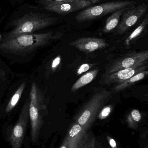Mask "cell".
<instances>
[{"instance_id": "6da1fadb", "label": "cell", "mask_w": 148, "mask_h": 148, "mask_svg": "<svg viewBox=\"0 0 148 148\" xmlns=\"http://www.w3.org/2000/svg\"><path fill=\"white\" fill-rule=\"evenodd\" d=\"M63 34L51 31L43 33L22 34L9 40L3 41L0 50L4 52L23 54L35 51L62 38Z\"/></svg>"}, {"instance_id": "7a4b0ae2", "label": "cell", "mask_w": 148, "mask_h": 148, "mask_svg": "<svg viewBox=\"0 0 148 148\" xmlns=\"http://www.w3.org/2000/svg\"><path fill=\"white\" fill-rule=\"evenodd\" d=\"M58 18L39 13L30 12L13 22V29L5 36L3 41L9 40L22 34L34 32L51 26L58 21Z\"/></svg>"}, {"instance_id": "3957f363", "label": "cell", "mask_w": 148, "mask_h": 148, "mask_svg": "<svg viewBox=\"0 0 148 148\" xmlns=\"http://www.w3.org/2000/svg\"><path fill=\"white\" fill-rule=\"evenodd\" d=\"M47 111V106L45 95L40 87L34 81L30 91L29 119L31 124V138L34 143L38 139Z\"/></svg>"}, {"instance_id": "277c9868", "label": "cell", "mask_w": 148, "mask_h": 148, "mask_svg": "<svg viewBox=\"0 0 148 148\" xmlns=\"http://www.w3.org/2000/svg\"><path fill=\"white\" fill-rule=\"evenodd\" d=\"M134 1H119L106 2L92 7H88L77 14L75 19L79 23L91 21L99 18L119 9L135 6Z\"/></svg>"}, {"instance_id": "5b68a950", "label": "cell", "mask_w": 148, "mask_h": 148, "mask_svg": "<svg viewBox=\"0 0 148 148\" xmlns=\"http://www.w3.org/2000/svg\"><path fill=\"white\" fill-rule=\"evenodd\" d=\"M30 97L24 103L17 123L8 131V142L13 148H21L25 136L27 127L29 119Z\"/></svg>"}, {"instance_id": "8992f818", "label": "cell", "mask_w": 148, "mask_h": 148, "mask_svg": "<svg viewBox=\"0 0 148 148\" xmlns=\"http://www.w3.org/2000/svg\"><path fill=\"white\" fill-rule=\"evenodd\" d=\"M148 5L145 3L133 6L125 11L122 14V19L118 25L117 34L122 35L131 28L147 12Z\"/></svg>"}, {"instance_id": "52a82bcc", "label": "cell", "mask_w": 148, "mask_h": 148, "mask_svg": "<svg viewBox=\"0 0 148 148\" xmlns=\"http://www.w3.org/2000/svg\"><path fill=\"white\" fill-rule=\"evenodd\" d=\"M148 51L131 52L115 61L106 72V74L112 73L125 68L132 67L136 65L147 63Z\"/></svg>"}, {"instance_id": "ba28073f", "label": "cell", "mask_w": 148, "mask_h": 148, "mask_svg": "<svg viewBox=\"0 0 148 148\" xmlns=\"http://www.w3.org/2000/svg\"><path fill=\"white\" fill-rule=\"evenodd\" d=\"M97 2L91 0H77L71 2L55 3L43 5L42 8L61 15L80 11Z\"/></svg>"}, {"instance_id": "9c48e42d", "label": "cell", "mask_w": 148, "mask_h": 148, "mask_svg": "<svg viewBox=\"0 0 148 148\" xmlns=\"http://www.w3.org/2000/svg\"><path fill=\"white\" fill-rule=\"evenodd\" d=\"M147 63L136 65L132 67L125 68L112 73L106 74L103 82L106 84H119L124 82L138 73L146 70Z\"/></svg>"}, {"instance_id": "30bf717a", "label": "cell", "mask_w": 148, "mask_h": 148, "mask_svg": "<svg viewBox=\"0 0 148 148\" xmlns=\"http://www.w3.org/2000/svg\"><path fill=\"white\" fill-rule=\"evenodd\" d=\"M70 46L79 51L90 53L108 47L109 45L104 39L97 38H81L70 42Z\"/></svg>"}, {"instance_id": "8fae6325", "label": "cell", "mask_w": 148, "mask_h": 148, "mask_svg": "<svg viewBox=\"0 0 148 148\" xmlns=\"http://www.w3.org/2000/svg\"><path fill=\"white\" fill-rule=\"evenodd\" d=\"M148 15L146 14L140 25L125 40V45L129 47L145 36L148 32Z\"/></svg>"}, {"instance_id": "7c38bea8", "label": "cell", "mask_w": 148, "mask_h": 148, "mask_svg": "<svg viewBox=\"0 0 148 148\" xmlns=\"http://www.w3.org/2000/svg\"><path fill=\"white\" fill-rule=\"evenodd\" d=\"M130 8V7L121 8L113 12V13L106 19L103 29V32L105 34L109 33L114 30L118 25L120 18L124 12Z\"/></svg>"}, {"instance_id": "4fadbf2b", "label": "cell", "mask_w": 148, "mask_h": 148, "mask_svg": "<svg viewBox=\"0 0 148 148\" xmlns=\"http://www.w3.org/2000/svg\"><path fill=\"white\" fill-rule=\"evenodd\" d=\"M148 71L147 69L138 73L135 74L130 78L124 82H122L120 84H118L115 87L112 89V92H118L123 90H125L126 88L138 82L142 79H143L145 77L147 76Z\"/></svg>"}, {"instance_id": "5bb4252c", "label": "cell", "mask_w": 148, "mask_h": 148, "mask_svg": "<svg viewBox=\"0 0 148 148\" xmlns=\"http://www.w3.org/2000/svg\"><path fill=\"white\" fill-rule=\"evenodd\" d=\"M98 70L95 69L87 73L84 76L81 77L73 85L71 88L72 91H75L78 89L90 83L96 77L97 74Z\"/></svg>"}, {"instance_id": "9a60e30c", "label": "cell", "mask_w": 148, "mask_h": 148, "mask_svg": "<svg viewBox=\"0 0 148 148\" xmlns=\"http://www.w3.org/2000/svg\"><path fill=\"white\" fill-rule=\"evenodd\" d=\"M26 84L25 82H23L16 90L12 97L8 102L5 109L6 113H8L12 111L14 108H15L17 104L18 103L21 98L22 97V94L25 88Z\"/></svg>"}, {"instance_id": "2e32d148", "label": "cell", "mask_w": 148, "mask_h": 148, "mask_svg": "<svg viewBox=\"0 0 148 148\" xmlns=\"http://www.w3.org/2000/svg\"><path fill=\"white\" fill-rule=\"evenodd\" d=\"M40 2L42 5L55 4V3H63V2H71V1H77V0H39ZM96 2H99L102 1V0H91Z\"/></svg>"}, {"instance_id": "e0dca14e", "label": "cell", "mask_w": 148, "mask_h": 148, "mask_svg": "<svg viewBox=\"0 0 148 148\" xmlns=\"http://www.w3.org/2000/svg\"><path fill=\"white\" fill-rule=\"evenodd\" d=\"M81 130H82V128H81L80 125H74L69 132V136L71 138H73L76 136L80 132Z\"/></svg>"}, {"instance_id": "ac0fdd59", "label": "cell", "mask_w": 148, "mask_h": 148, "mask_svg": "<svg viewBox=\"0 0 148 148\" xmlns=\"http://www.w3.org/2000/svg\"><path fill=\"white\" fill-rule=\"evenodd\" d=\"M61 57L58 56L53 60L51 66V70L52 71L54 72L58 68L61 62Z\"/></svg>"}, {"instance_id": "d6986e66", "label": "cell", "mask_w": 148, "mask_h": 148, "mask_svg": "<svg viewBox=\"0 0 148 148\" xmlns=\"http://www.w3.org/2000/svg\"><path fill=\"white\" fill-rule=\"evenodd\" d=\"M111 109L110 106H107V107H105L102 111L100 112L99 115V118L101 119H104L107 117L109 114L110 113Z\"/></svg>"}, {"instance_id": "ffe728a7", "label": "cell", "mask_w": 148, "mask_h": 148, "mask_svg": "<svg viewBox=\"0 0 148 148\" xmlns=\"http://www.w3.org/2000/svg\"><path fill=\"white\" fill-rule=\"evenodd\" d=\"M131 117L135 122H138L141 120V115L139 111L137 110H134L132 111Z\"/></svg>"}, {"instance_id": "44dd1931", "label": "cell", "mask_w": 148, "mask_h": 148, "mask_svg": "<svg viewBox=\"0 0 148 148\" xmlns=\"http://www.w3.org/2000/svg\"><path fill=\"white\" fill-rule=\"evenodd\" d=\"M90 65L89 64H83L78 70L77 74H81L87 71L90 69Z\"/></svg>"}, {"instance_id": "7402d4cb", "label": "cell", "mask_w": 148, "mask_h": 148, "mask_svg": "<svg viewBox=\"0 0 148 148\" xmlns=\"http://www.w3.org/2000/svg\"><path fill=\"white\" fill-rule=\"evenodd\" d=\"M110 145L112 148H116V142L114 139L112 138H110L109 141Z\"/></svg>"}, {"instance_id": "603a6c76", "label": "cell", "mask_w": 148, "mask_h": 148, "mask_svg": "<svg viewBox=\"0 0 148 148\" xmlns=\"http://www.w3.org/2000/svg\"><path fill=\"white\" fill-rule=\"evenodd\" d=\"M1 75H0V86H1Z\"/></svg>"}]
</instances>
